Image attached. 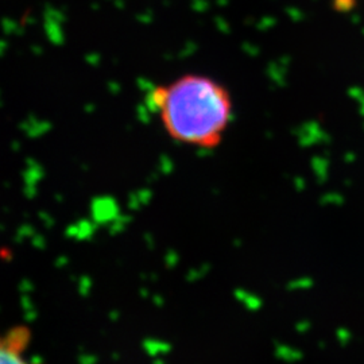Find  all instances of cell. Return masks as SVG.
I'll return each mask as SVG.
<instances>
[{
	"instance_id": "2",
	"label": "cell",
	"mask_w": 364,
	"mask_h": 364,
	"mask_svg": "<svg viewBox=\"0 0 364 364\" xmlns=\"http://www.w3.org/2000/svg\"><path fill=\"white\" fill-rule=\"evenodd\" d=\"M33 333L27 326H0V364H45L31 353Z\"/></svg>"
},
{
	"instance_id": "1",
	"label": "cell",
	"mask_w": 364,
	"mask_h": 364,
	"mask_svg": "<svg viewBox=\"0 0 364 364\" xmlns=\"http://www.w3.org/2000/svg\"><path fill=\"white\" fill-rule=\"evenodd\" d=\"M149 102L170 139L205 150L223 142L234 117L231 92L207 75L188 73L158 85Z\"/></svg>"
},
{
	"instance_id": "3",
	"label": "cell",
	"mask_w": 364,
	"mask_h": 364,
	"mask_svg": "<svg viewBox=\"0 0 364 364\" xmlns=\"http://www.w3.org/2000/svg\"><path fill=\"white\" fill-rule=\"evenodd\" d=\"M353 6H356V0H333V7L340 13L350 11Z\"/></svg>"
}]
</instances>
